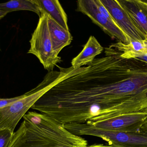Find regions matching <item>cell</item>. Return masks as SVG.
<instances>
[{"mask_svg":"<svg viewBox=\"0 0 147 147\" xmlns=\"http://www.w3.org/2000/svg\"><path fill=\"white\" fill-rule=\"evenodd\" d=\"M7 14V12L0 9V20L5 17Z\"/></svg>","mask_w":147,"mask_h":147,"instance_id":"17","label":"cell"},{"mask_svg":"<svg viewBox=\"0 0 147 147\" xmlns=\"http://www.w3.org/2000/svg\"><path fill=\"white\" fill-rule=\"evenodd\" d=\"M104 50V48L94 36H90L83 50L72 59V66L74 68H80L92 64L96 56L102 53Z\"/></svg>","mask_w":147,"mask_h":147,"instance_id":"9","label":"cell"},{"mask_svg":"<svg viewBox=\"0 0 147 147\" xmlns=\"http://www.w3.org/2000/svg\"><path fill=\"white\" fill-rule=\"evenodd\" d=\"M143 42H144V43H145V45L147 47V39H146L145 40H144V41H143Z\"/></svg>","mask_w":147,"mask_h":147,"instance_id":"19","label":"cell"},{"mask_svg":"<svg viewBox=\"0 0 147 147\" xmlns=\"http://www.w3.org/2000/svg\"><path fill=\"white\" fill-rule=\"evenodd\" d=\"M65 127L76 135L99 137L109 143L121 147H147V133L123 132L98 128L85 123H69Z\"/></svg>","mask_w":147,"mask_h":147,"instance_id":"3","label":"cell"},{"mask_svg":"<svg viewBox=\"0 0 147 147\" xmlns=\"http://www.w3.org/2000/svg\"><path fill=\"white\" fill-rule=\"evenodd\" d=\"M40 13L41 16L30 40V48L28 53L35 55L49 72L53 71L62 60L53 51L48 24L49 15L44 11Z\"/></svg>","mask_w":147,"mask_h":147,"instance_id":"4","label":"cell"},{"mask_svg":"<svg viewBox=\"0 0 147 147\" xmlns=\"http://www.w3.org/2000/svg\"><path fill=\"white\" fill-rule=\"evenodd\" d=\"M14 132L7 147H87L86 140L76 135L52 117L28 112Z\"/></svg>","mask_w":147,"mask_h":147,"instance_id":"1","label":"cell"},{"mask_svg":"<svg viewBox=\"0 0 147 147\" xmlns=\"http://www.w3.org/2000/svg\"><path fill=\"white\" fill-rule=\"evenodd\" d=\"M140 132H144V133H147V120L145 122L143 126L140 129Z\"/></svg>","mask_w":147,"mask_h":147,"instance_id":"16","label":"cell"},{"mask_svg":"<svg viewBox=\"0 0 147 147\" xmlns=\"http://www.w3.org/2000/svg\"><path fill=\"white\" fill-rule=\"evenodd\" d=\"M0 9L7 14L13 11L28 10L36 13L39 17L41 16L40 9L33 0H12L0 3Z\"/></svg>","mask_w":147,"mask_h":147,"instance_id":"12","label":"cell"},{"mask_svg":"<svg viewBox=\"0 0 147 147\" xmlns=\"http://www.w3.org/2000/svg\"><path fill=\"white\" fill-rule=\"evenodd\" d=\"M13 134L8 129H0V147H7Z\"/></svg>","mask_w":147,"mask_h":147,"instance_id":"13","label":"cell"},{"mask_svg":"<svg viewBox=\"0 0 147 147\" xmlns=\"http://www.w3.org/2000/svg\"><path fill=\"white\" fill-rule=\"evenodd\" d=\"M147 120V110L127 113L109 120L96 123L92 126L98 128L123 132L140 131Z\"/></svg>","mask_w":147,"mask_h":147,"instance_id":"6","label":"cell"},{"mask_svg":"<svg viewBox=\"0 0 147 147\" xmlns=\"http://www.w3.org/2000/svg\"><path fill=\"white\" fill-rule=\"evenodd\" d=\"M40 12L47 13L56 22L66 30H69L68 18L65 12L58 0H33Z\"/></svg>","mask_w":147,"mask_h":147,"instance_id":"11","label":"cell"},{"mask_svg":"<svg viewBox=\"0 0 147 147\" xmlns=\"http://www.w3.org/2000/svg\"><path fill=\"white\" fill-rule=\"evenodd\" d=\"M138 30L147 39V8L142 0H117Z\"/></svg>","mask_w":147,"mask_h":147,"instance_id":"8","label":"cell"},{"mask_svg":"<svg viewBox=\"0 0 147 147\" xmlns=\"http://www.w3.org/2000/svg\"><path fill=\"white\" fill-rule=\"evenodd\" d=\"M107 9L116 24L130 40L133 41H143L146 36L136 27L126 11L117 0H100Z\"/></svg>","mask_w":147,"mask_h":147,"instance_id":"7","label":"cell"},{"mask_svg":"<svg viewBox=\"0 0 147 147\" xmlns=\"http://www.w3.org/2000/svg\"><path fill=\"white\" fill-rule=\"evenodd\" d=\"M48 24L53 51L59 55L62 49L71 44L73 37L69 31L61 26L49 15Z\"/></svg>","mask_w":147,"mask_h":147,"instance_id":"10","label":"cell"},{"mask_svg":"<svg viewBox=\"0 0 147 147\" xmlns=\"http://www.w3.org/2000/svg\"><path fill=\"white\" fill-rule=\"evenodd\" d=\"M87 147H121L115 145H105L103 144H94Z\"/></svg>","mask_w":147,"mask_h":147,"instance_id":"15","label":"cell"},{"mask_svg":"<svg viewBox=\"0 0 147 147\" xmlns=\"http://www.w3.org/2000/svg\"><path fill=\"white\" fill-rule=\"evenodd\" d=\"M60 71L46 74L37 87L23 94L20 100L0 109V129H8L14 133L16 127L33 105L61 80Z\"/></svg>","mask_w":147,"mask_h":147,"instance_id":"2","label":"cell"},{"mask_svg":"<svg viewBox=\"0 0 147 147\" xmlns=\"http://www.w3.org/2000/svg\"><path fill=\"white\" fill-rule=\"evenodd\" d=\"M78 12L87 16L92 21L99 26L111 38L125 44H129L130 40L116 24L112 18H109L98 10L95 0H79L77 1Z\"/></svg>","mask_w":147,"mask_h":147,"instance_id":"5","label":"cell"},{"mask_svg":"<svg viewBox=\"0 0 147 147\" xmlns=\"http://www.w3.org/2000/svg\"><path fill=\"white\" fill-rule=\"evenodd\" d=\"M23 95H21L19 96L12 98H0V109L5 108L16 101L20 100L23 97Z\"/></svg>","mask_w":147,"mask_h":147,"instance_id":"14","label":"cell"},{"mask_svg":"<svg viewBox=\"0 0 147 147\" xmlns=\"http://www.w3.org/2000/svg\"><path fill=\"white\" fill-rule=\"evenodd\" d=\"M142 1L144 2V3H145V5H146L147 8V0H142Z\"/></svg>","mask_w":147,"mask_h":147,"instance_id":"18","label":"cell"}]
</instances>
